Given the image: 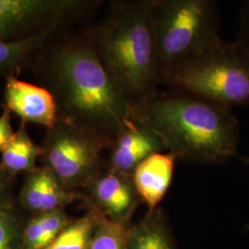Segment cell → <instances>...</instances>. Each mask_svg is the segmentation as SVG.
Wrapping results in <instances>:
<instances>
[{
  "label": "cell",
  "instance_id": "obj_17",
  "mask_svg": "<svg viewBox=\"0 0 249 249\" xmlns=\"http://www.w3.org/2000/svg\"><path fill=\"white\" fill-rule=\"evenodd\" d=\"M98 218V212L89 207L87 213L73 220L45 249H89Z\"/></svg>",
  "mask_w": 249,
  "mask_h": 249
},
{
  "label": "cell",
  "instance_id": "obj_21",
  "mask_svg": "<svg viewBox=\"0 0 249 249\" xmlns=\"http://www.w3.org/2000/svg\"><path fill=\"white\" fill-rule=\"evenodd\" d=\"M11 115L9 110L4 108L0 116V155L15 134L11 125Z\"/></svg>",
  "mask_w": 249,
  "mask_h": 249
},
{
  "label": "cell",
  "instance_id": "obj_19",
  "mask_svg": "<svg viewBox=\"0 0 249 249\" xmlns=\"http://www.w3.org/2000/svg\"><path fill=\"white\" fill-rule=\"evenodd\" d=\"M88 249H127L125 223L111 221L99 213L98 222Z\"/></svg>",
  "mask_w": 249,
  "mask_h": 249
},
{
  "label": "cell",
  "instance_id": "obj_8",
  "mask_svg": "<svg viewBox=\"0 0 249 249\" xmlns=\"http://www.w3.org/2000/svg\"><path fill=\"white\" fill-rule=\"evenodd\" d=\"M84 189L85 203L114 222L126 223L141 200L132 175L107 166Z\"/></svg>",
  "mask_w": 249,
  "mask_h": 249
},
{
  "label": "cell",
  "instance_id": "obj_23",
  "mask_svg": "<svg viewBox=\"0 0 249 249\" xmlns=\"http://www.w3.org/2000/svg\"><path fill=\"white\" fill-rule=\"evenodd\" d=\"M243 159H244V160H245V161H248V162H249V159H246V158H243Z\"/></svg>",
  "mask_w": 249,
  "mask_h": 249
},
{
  "label": "cell",
  "instance_id": "obj_3",
  "mask_svg": "<svg viewBox=\"0 0 249 249\" xmlns=\"http://www.w3.org/2000/svg\"><path fill=\"white\" fill-rule=\"evenodd\" d=\"M155 1H112L104 18L86 28L107 72L133 107L160 90L151 28Z\"/></svg>",
  "mask_w": 249,
  "mask_h": 249
},
{
  "label": "cell",
  "instance_id": "obj_5",
  "mask_svg": "<svg viewBox=\"0 0 249 249\" xmlns=\"http://www.w3.org/2000/svg\"><path fill=\"white\" fill-rule=\"evenodd\" d=\"M221 16L213 0H156L151 28L158 77L220 39Z\"/></svg>",
  "mask_w": 249,
  "mask_h": 249
},
{
  "label": "cell",
  "instance_id": "obj_10",
  "mask_svg": "<svg viewBox=\"0 0 249 249\" xmlns=\"http://www.w3.org/2000/svg\"><path fill=\"white\" fill-rule=\"evenodd\" d=\"M86 202L80 191H71L45 166H37L25 174L18 194V206L31 215L65 210L75 201Z\"/></svg>",
  "mask_w": 249,
  "mask_h": 249
},
{
  "label": "cell",
  "instance_id": "obj_12",
  "mask_svg": "<svg viewBox=\"0 0 249 249\" xmlns=\"http://www.w3.org/2000/svg\"><path fill=\"white\" fill-rule=\"evenodd\" d=\"M178 155L172 151L152 153L133 171L134 186L149 213L155 211L169 188Z\"/></svg>",
  "mask_w": 249,
  "mask_h": 249
},
{
  "label": "cell",
  "instance_id": "obj_7",
  "mask_svg": "<svg viewBox=\"0 0 249 249\" xmlns=\"http://www.w3.org/2000/svg\"><path fill=\"white\" fill-rule=\"evenodd\" d=\"M101 4L92 0H0V41L68 29Z\"/></svg>",
  "mask_w": 249,
  "mask_h": 249
},
{
  "label": "cell",
  "instance_id": "obj_13",
  "mask_svg": "<svg viewBox=\"0 0 249 249\" xmlns=\"http://www.w3.org/2000/svg\"><path fill=\"white\" fill-rule=\"evenodd\" d=\"M56 33H46L13 41H0V78L18 77L20 72L29 69L36 55Z\"/></svg>",
  "mask_w": 249,
  "mask_h": 249
},
{
  "label": "cell",
  "instance_id": "obj_4",
  "mask_svg": "<svg viewBox=\"0 0 249 249\" xmlns=\"http://www.w3.org/2000/svg\"><path fill=\"white\" fill-rule=\"evenodd\" d=\"M231 108L249 106V50L221 38L201 53L164 72L160 85Z\"/></svg>",
  "mask_w": 249,
  "mask_h": 249
},
{
  "label": "cell",
  "instance_id": "obj_2",
  "mask_svg": "<svg viewBox=\"0 0 249 249\" xmlns=\"http://www.w3.org/2000/svg\"><path fill=\"white\" fill-rule=\"evenodd\" d=\"M178 159L223 163L237 157L240 124L231 108L185 90H159L133 109Z\"/></svg>",
  "mask_w": 249,
  "mask_h": 249
},
{
  "label": "cell",
  "instance_id": "obj_15",
  "mask_svg": "<svg viewBox=\"0 0 249 249\" xmlns=\"http://www.w3.org/2000/svg\"><path fill=\"white\" fill-rule=\"evenodd\" d=\"M65 210L31 215L23 231L21 249H45L71 223Z\"/></svg>",
  "mask_w": 249,
  "mask_h": 249
},
{
  "label": "cell",
  "instance_id": "obj_9",
  "mask_svg": "<svg viewBox=\"0 0 249 249\" xmlns=\"http://www.w3.org/2000/svg\"><path fill=\"white\" fill-rule=\"evenodd\" d=\"M107 151L108 168L132 175L135 168L152 153L168 150L159 134L132 116L119 130Z\"/></svg>",
  "mask_w": 249,
  "mask_h": 249
},
{
  "label": "cell",
  "instance_id": "obj_22",
  "mask_svg": "<svg viewBox=\"0 0 249 249\" xmlns=\"http://www.w3.org/2000/svg\"><path fill=\"white\" fill-rule=\"evenodd\" d=\"M13 178L9 176L0 166V209L14 202L12 196Z\"/></svg>",
  "mask_w": 249,
  "mask_h": 249
},
{
  "label": "cell",
  "instance_id": "obj_14",
  "mask_svg": "<svg viewBox=\"0 0 249 249\" xmlns=\"http://www.w3.org/2000/svg\"><path fill=\"white\" fill-rule=\"evenodd\" d=\"M43 153L41 145L36 144L27 131L26 124L21 122L14 136L1 153L0 166L11 178L36 169V161Z\"/></svg>",
  "mask_w": 249,
  "mask_h": 249
},
{
  "label": "cell",
  "instance_id": "obj_20",
  "mask_svg": "<svg viewBox=\"0 0 249 249\" xmlns=\"http://www.w3.org/2000/svg\"><path fill=\"white\" fill-rule=\"evenodd\" d=\"M236 40L249 50V0L241 4L238 36Z\"/></svg>",
  "mask_w": 249,
  "mask_h": 249
},
{
  "label": "cell",
  "instance_id": "obj_11",
  "mask_svg": "<svg viewBox=\"0 0 249 249\" xmlns=\"http://www.w3.org/2000/svg\"><path fill=\"white\" fill-rule=\"evenodd\" d=\"M3 100L4 108L25 124H40L48 128L58 119L52 93L41 85L19 80L18 77L6 79Z\"/></svg>",
  "mask_w": 249,
  "mask_h": 249
},
{
  "label": "cell",
  "instance_id": "obj_16",
  "mask_svg": "<svg viewBox=\"0 0 249 249\" xmlns=\"http://www.w3.org/2000/svg\"><path fill=\"white\" fill-rule=\"evenodd\" d=\"M127 249H173L160 209L127 229Z\"/></svg>",
  "mask_w": 249,
  "mask_h": 249
},
{
  "label": "cell",
  "instance_id": "obj_1",
  "mask_svg": "<svg viewBox=\"0 0 249 249\" xmlns=\"http://www.w3.org/2000/svg\"><path fill=\"white\" fill-rule=\"evenodd\" d=\"M29 70L52 93L58 119L98 134L108 149L133 116V106L110 77L86 28L51 36Z\"/></svg>",
  "mask_w": 249,
  "mask_h": 249
},
{
  "label": "cell",
  "instance_id": "obj_18",
  "mask_svg": "<svg viewBox=\"0 0 249 249\" xmlns=\"http://www.w3.org/2000/svg\"><path fill=\"white\" fill-rule=\"evenodd\" d=\"M18 207L14 201L0 209V249H21L26 221Z\"/></svg>",
  "mask_w": 249,
  "mask_h": 249
},
{
  "label": "cell",
  "instance_id": "obj_6",
  "mask_svg": "<svg viewBox=\"0 0 249 249\" xmlns=\"http://www.w3.org/2000/svg\"><path fill=\"white\" fill-rule=\"evenodd\" d=\"M41 147L43 166L71 191L84 189L107 167L103 158V152L108 150L106 142L98 134L71 122L57 119L46 128Z\"/></svg>",
  "mask_w": 249,
  "mask_h": 249
}]
</instances>
